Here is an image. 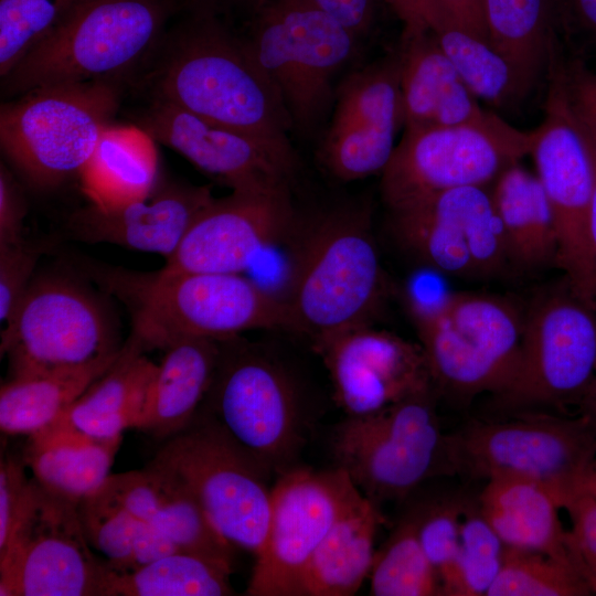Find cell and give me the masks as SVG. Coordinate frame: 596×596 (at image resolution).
<instances>
[{
    "mask_svg": "<svg viewBox=\"0 0 596 596\" xmlns=\"http://www.w3.org/2000/svg\"><path fill=\"white\" fill-rule=\"evenodd\" d=\"M438 394L468 402L502 394L515 377L524 311L510 298L455 291L434 311L408 313Z\"/></svg>",
    "mask_w": 596,
    "mask_h": 596,
    "instance_id": "obj_9",
    "label": "cell"
},
{
    "mask_svg": "<svg viewBox=\"0 0 596 596\" xmlns=\"http://www.w3.org/2000/svg\"><path fill=\"white\" fill-rule=\"evenodd\" d=\"M361 493L340 468L294 467L277 476L266 541L255 557L248 596H298L301 575L342 512Z\"/></svg>",
    "mask_w": 596,
    "mask_h": 596,
    "instance_id": "obj_18",
    "label": "cell"
},
{
    "mask_svg": "<svg viewBox=\"0 0 596 596\" xmlns=\"http://www.w3.org/2000/svg\"><path fill=\"white\" fill-rule=\"evenodd\" d=\"M121 436L96 438L56 419L28 436L23 460L49 491L78 503L110 475Z\"/></svg>",
    "mask_w": 596,
    "mask_h": 596,
    "instance_id": "obj_28",
    "label": "cell"
},
{
    "mask_svg": "<svg viewBox=\"0 0 596 596\" xmlns=\"http://www.w3.org/2000/svg\"><path fill=\"white\" fill-rule=\"evenodd\" d=\"M593 590L571 564L505 546L502 567L487 596H586Z\"/></svg>",
    "mask_w": 596,
    "mask_h": 596,
    "instance_id": "obj_39",
    "label": "cell"
},
{
    "mask_svg": "<svg viewBox=\"0 0 596 596\" xmlns=\"http://www.w3.org/2000/svg\"><path fill=\"white\" fill-rule=\"evenodd\" d=\"M532 130L497 114L480 123L404 129L381 174L387 209L462 187H491L530 153Z\"/></svg>",
    "mask_w": 596,
    "mask_h": 596,
    "instance_id": "obj_14",
    "label": "cell"
},
{
    "mask_svg": "<svg viewBox=\"0 0 596 596\" xmlns=\"http://www.w3.org/2000/svg\"><path fill=\"white\" fill-rule=\"evenodd\" d=\"M142 99L146 104L134 115L135 127L179 152L216 183L231 191L294 189L298 157L170 103Z\"/></svg>",
    "mask_w": 596,
    "mask_h": 596,
    "instance_id": "obj_20",
    "label": "cell"
},
{
    "mask_svg": "<svg viewBox=\"0 0 596 596\" xmlns=\"http://www.w3.org/2000/svg\"><path fill=\"white\" fill-rule=\"evenodd\" d=\"M213 199L210 184L157 183L141 199L114 205L89 202L70 214L65 228L75 241L107 243L168 258Z\"/></svg>",
    "mask_w": 596,
    "mask_h": 596,
    "instance_id": "obj_23",
    "label": "cell"
},
{
    "mask_svg": "<svg viewBox=\"0 0 596 596\" xmlns=\"http://www.w3.org/2000/svg\"><path fill=\"white\" fill-rule=\"evenodd\" d=\"M163 351L135 427L160 440L183 430L199 412L215 373L220 341L181 338Z\"/></svg>",
    "mask_w": 596,
    "mask_h": 596,
    "instance_id": "obj_26",
    "label": "cell"
},
{
    "mask_svg": "<svg viewBox=\"0 0 596 596\" xmlns=\"http://www.w3.org/2000/svg\"><path fill=\"white\" fill-rule=\"evenodd\" d=\"M130 334L115 363L57 419L96 438H115L135 428L157 364Z\"/></svg>",
    "mask_w": 596,
    "mask_h": 596,
    "instance_id": "obj_30",
    "label": "cell"
},
{
    "mask_svg": "<svg viewBox=\"0 0 596 596\" xmlns=\"http://www.w3.org/2000/svg\"><path fill=\"white\" fill-rule=\"evenodd\" d=\"M505 545L485 519L478 503L467 502L460 549L447 596H483L503 564Z\"/></svg>",
    "mask_w": 596,
    "mask_h": 596,
    "instance_id": "obj_41",
    "label": "cell"
},
{
    "mask_svg": "<svg viewBox=\"0 0 596 596\" xmlns=\"http://www.w3.org/2000/svg\"><path fill=\"white\" fill-rule=\"evenodd\" d=\"M85 272L127 308L146 350L188 338L224 340L248 330L295 332L285 300L241 274L151 273L85 263Z\"/></svg>",
    "mask_w": 596,
    "mask_h": 596,
    "instance_id": "obj_2",
    "label": "cell"
},
{
    "mask_svg": "<svg viewBox=\"0 0 596 596\" xmlns=\"http://www.w3.org/2000/svg\"><path fill=\"white\" fill-rule=\"evenodd\" d=\"M477 503L505 546L575 566L558 517L562 508L544 485L523 478H492L487 480Z\"/></svg>",
    "mask_w": 596,
    "mask_h": 596,
    "instance_id": "obj_27",
    "label": "cell"
},
{
    "mask_svg": "<svg viewBox=\"0 0 596 596\" xmlns=\"http://www.w3.org/2000/svg\"><path fill=\"white\" fill-rule=\"evenodd\" d=\"M396 243L423 267L488 280L514 272L491 187H462L389 209Z\"/></svg>",
    "mask_w": 596,
    "mask_h": 596,
    "instance_id": "obj_16",
    "label": "cell"
},
{
    "mask_svg": "<svg viewBox=\"0 0 596 596\" xmlns=\"http://www.w3.org/2000/svg\"><path fill=\"white\" fill-rule=\"evenodd\" d=\"M327 13L361 42L374 31L386 0H301Z\"/></svg>",
    "mask_w": 596,
    "mask_h": 596,
    "instance_id": "obj_47",
    "label": "cell"
},
{
    "mask_svg": "<svg viewBox=\"0 0 596 596\" xmlns=\"http://www.w3.org/2000/svg\"><path fill=\"white\" fill-rule=\"evenodd\" d=\"M596 373V307L564 278L524 310L519 368L511 385L493 396L499 408L564 411L581 405Z\"/></svg>",
    "mask_w": 596,
    "mask_h": 596,
    "instance_id": "obj_12",
    "label": "cell"
},
{
    "mask_svg": "<svg viewBox=\"0 0 596 596\" xmlns=\"http://www.w3.org/2000/svg\"><path fill=\"white\" fill-rule=\"evenodd\" d=\"M379 503L362 492L334 522L312 554L298 596H350L369 577L374 541L383 517Z\"/></svg>",
    "mask_w": 596,
    "mask_h": 596,
    "instance_id": "obj_29",
    "label": "cell"
},
{
    "mask_svg": "<svg viewBox=\"0 0 596 596\" xmlns=\"http://www.w3.org/2000/svg\"><path fill=\"white\" fill-rule=\"evenodd\" d=\"M583 493H588L596 498V460L583 483Z\"/></svg>",
    "mask_w": 596,
    "mask_h": 596,
    "instance_id": "obj_54",
    "label": "cell"
},
{
    "mask_svg": "<svg viewBox=\"0 0 596 596\" xmlns=\"http://www.w3.org/2000/svg\"><path fill=\"white\" fill-rule=\"evenodd\" d=\"M295 263L288 305L295 332L312 343L371 324L386 296L366 205L317 214Z\"/></svg>",
    "mask_w": 596,
    "mask_h": 596,
    "instance_id": "obj_4",
    "label": "cell"
},
{
    "mask_svg": "<svg viewBox=\"0 0 596 596\" xmlns=\"http://www.w3.org/2000/svg\"><path fill=\"white\" fill-rule=\"evenodd\" d=\"M504 421H473L450 435L457 475L523 478L547 487L562 509L583 493L596 460V432L579 415L539 411Z\"/></svg>",
    "mask_w": 596,
    "mask_h": 596,
    "instance_id": "obj_10",
    "label": "cell"
},
{
    "mask_svg": "<svg viewBox=\"0 0 596 596\" xmlns=\"http://www.w3.org/2000/svg\"><path fill=\"white\" fill-rule=\"evenodd\" d=\"M565 85L574 109L596 126V73L582 60L563 62Z\"/></svg>",
    "mask_w": 596,
    "mask_h": 596,
    "instance_id": "obj_50",
    "label": "cell"
},
{
    "mask_svg": "<svg viewBox=\"0 0 596 596\" xmlns=\"http://www.w3.org/2000/svg\"><path fill=\"white\" fill-rule=\"evenodd\" d=\"M78 514L89 545L107 566L126 574L178 549L168 538L129 511L104 485L82 499Z\"/></svg>",
    "mask_w": 596,
    "mask_h": 596,
    "instance_id": "obj_34",
    "label": "cell"
},
{
    "mask_svg": "<svg viewBox=\"0 0 596 596\" xmlns=\"http://www.w3.org/2000/svg\"><path fill=\"white\" fill-rule=\"evenodd\" d=\"M312 344L329 373L333 400L344 417L371 415L435 387L421 344L372 324Z\"/></svg>",
    "mask_w": 596,
    "mask_h": 596,
    "instance_id": "obj_22",
    "label": "cell"
},
{
    "mask_svg": "<svg viewBox=\"0 0 596 596\" xmlns=\"http://www.w3.org/2000/svg\"><path fill=\"white\" fill-rule=\"evenodd\" d=\"M483 13L489 43L529 93L547 72L555 41L551 0H483Z\"/></svg>",
    "mask_w": 596,
    "mask_h": 596,
    "instance_id": "obj_35",
    "label": "cell"
},
{
    "mask_svg": "<svg viewBox=\"0 0 596 596\" xmlns=\"http://www.w3.org/2000/svg\"><path fill=\"white\" fill-rule=\"evenodd\" d=\"M564 509L572 521L567 546L573 563L596 593V498L581 493Z\"/></svg>",
    "mask_w": 596,
    "mask_h": 596,
    "instance_id": "obj_45",
    "label": "cell"
},
{
    "mask_svg": "<svg viewBox=\"0 0 596 596\" xmlns=\"http://www.w3.org/2000/svg\"><path fill=\"white\" fill-rule=\"evenodd\" d=\"M572 108L576 124L585 140L593 168V189L588 210V240L596 273V126L578 114L573 105Z\"/></svg>",
    "mask_w": 596,
    "mask_h": 596,
    "instance_id": "obj_51",
    "label": "cell"
},
{
    "mask_svg": "<svg viewBox=\"0 0 596 596\" xmlns=\"http://www.w3.org/2000/svg\"><path fill=\"white\" fill-rule=\"evenodd\" d=\"M579 412L596 432V373L585 397L579 405Z\"/></svg>",
    "mask_w": 596,
    "mask_h": 596,
    "instance_id": "obj_53",
    "label": "cell"
},
{
    "mask_svg": "<svg viewBox=\"0 0 596 596\" xmlns=\"http://www.w3.org/2000/svg\"><path fill=\"white\" fill-rule=\"evenodd\" d=\"M127 88L108 82L44 85L0 107L1 151L36 191L81 175L113 126Z\"/></svg>",
    "mask_w": 596,
    "mask_h": 596,
    "instance_id": "obj_5",
    "label": "cell"
},
{
    "mask_svg": "<svg viewBox=\"0 0 596 596\" xmlns=\"http://www.w3.org/2000/svg\"><path fill=\"white\" fill-rule=\"evenodd\" d=\"M79 0H0V77L49 38Z\"/></svg>",
    "mask_w": 596,
    "mask_h": 596,
    "instance_id": "obj_40",
    "label": "cell"
},
{
    "mask_svg": "<svg viewBox=\"0 0 596 596\" xmlns=\"http://www.w3.org/2000/svg\"><path fill=\"white\" fill-rule=\"evenodd\" d=\"M153 140L137 127H109L81 173L91 203L114 205L141 199L157 185Z\"/></svg>",
    "mask_w": 596,
    "mask_h": 596,
    "instance_id": "obj_33",
    "label": "cell"
},
{
    "mask_svg": "<svg viewBox=\"0 0 596 596\" xmlns=\"http://www.w3.org/2000/svg\"><path fill=\"white\" fill-rule=\"evenodd\" d=\"M121 347L89 362L11 377L0 390V428L30 436L61 417L117 360Z\"/></svg>",
    "mask_w": 596,
    "mask_h": 596,
    "instance_id": "obj_32",
    "label": "cell"
},
{
    "mask_svg": "<svg viewBox=\"0 0 596 596\" xmlns=\"http://www.w3.org/2000/svg\"><path fill=\"white\" fill-rule=\"evenodd\" d=\"M77 504L30 478L0 550V596H105L110 568L93 554Z\"/></svg>",
    "mask_w": 596,
    "mask_h": 596,
    "instance_id": "obj_15",
    "label": "cell"
},
{
    "mask_svg": "<svg viewBox=\"0 0 596 596\" xmlns=\"http://www.w3.org/2000/svg\"><path fill=\"white\" fill-rule=\"evenodd\" d=\"M104 486L178 549L233 567L236 547L217 532L193 493L169 470L149 461L138 470L110 473Z\"/></svg>",
    "mask_w": 596,
    "mask_h": 596,
    "instance_id": "obj_24",
    "label": "cell"
},
{
    "mask_svg": "<svg viewBox=\"0 0 596 596\" xmlns=\"http://www.w3.org/2000/svg\"><path fill=\"white\" fill-rule=\"evenodd\" d=\"M233 567L178 550L126 574L110 570L105 596H228Z\"/></svg>",
    "mask_w": 596,
    "mask_h": 596,
    "instance_id": "obj_37",
    "label": "cell"
},
{
    "mask_svg": "<svg viewBox=\"0 0 596 596\" xmlns=\"http://www.w3.org/2000/svg\"><path fill=\"white\" fill-rule=\"evenodd\" d=\"M26 464L10 454L0 460V550L4 547L23 508L30 478Z\"/></svg>",
    "mask_w": 596,
    "mask_h": 596,
    "instance_id": "obj_46",
    "label": "cell"
},
{
    "mask_svg": "<svg viewBox=\"0 0 596 596\" xmlns=\"http://www.w3.org/2000/svg\"><path fill=\"white\" fill-rule=\"evenodd\" d=\"M414 28H427L433 33L478 98L497 107H505L520 102L528 94L510 63L489 41L453 19L436 15Z\"/></svg>",
    "mask_w": 596,
    "mask_h": 596,
    "instance_id": "obj_36",
    "label": "cell"
},
{
    "mask_svg": "<svg viewBox=\"0 0 596 596\" xmlns=\"http://www.w3.org/2000/svg\"><path fill=\"white\" fill-rule=\"evenodd\" d=\"M404 127L397 50L349 73L337 86L317 158L334 179L382 174Z\"/></svg>",
    "mask_w": 596,
    "mask_h": 596,
    "instance_id": "obj_19",
    "label": "cell"
},
{
    "mask_svg": "<svg viewBox=\"0 0 596 596\" xmlns=\"http://www.w3.org/2000/svg\"><path fill=\"white\" fill-rule=\"evenodd\" d=\"M220 356L200 407L272 476L297 466L307 417L287 370L240 336L219 340Z\"/></svg>",
    "mask_w": 596,
    "mask_h": 596,
    "instance_id": "obj_8",
    "label": "cell"
},
{
    "mask_svg": "<svg viewBox=\"0 0 596 596\" xmlns=\"http://www.w3.org/2000/svg\"><path fill=\"white\" fill-rule=\"evenodd\" d=\"M296 221L292 190L231 191L200 212L159 270L241 274Z\"/></svg>",
    "mask_w": 596,
    "mask_h": 596,
    "instance_id": "obj_21",
    "label": "cell"
},
{
    "mask_svg": "<svg viewBox=\"0 0 596 596\" xmlns=\"http://www.w3.org/2000/svg\"><path fill=\"white\" fill-rule=\"evenodd\" d=\"M119 348L99 297L62 275L32 280L1 330L11 377L79 365Z\"/></svg>",
    "mask_w": 596,
    "mask_h": 596,
    "instance_id": "obj_17",
    "label": "cell"
},
{
    "mask_svg": "<svg viewBox=\"0 0 596 596\" xmlns=\"http://www.w3.org/2000/svg\"><path fill=\"white\" fill-rule=\"evenodd\" d=\"M546 74L545 114L532 130L529 155L554 217L555 267L577 296L596 307V273L588 240L593 168L574 117L557 46L551 50Z\"/></svg>",
    "mask_w": 596,
    "mask_h": 596,
    "instance_id": "obj_13",
    "label": "cell"
},
{
    "mask_svg": "<svg viewBox=\"0 0 596 596\" xmlns=\"http://www.w3.org/2000/svg\"><path fill=\"white\" fill-rule=\"evenodd\" d=\"M127 93L175 105L297 157L289 117L243 33L183 13Z\"/></svg>",
    "mask_w": 596,
    "mask_h": 596,
    "instance_id": "obj_1",
    "label": "cell"
},
{
    "mask_svg": "<svg viewBox=\"0 0 596 596\" xmlns=\"http://www.w3.org/2000/svg\"><path fill=\"white\" fill-rule=\"evenodd\" d=\"M403 28L419 26L427 19L443 15L488 40L483 0H386Z\"/></svg>",
    "mask_w": 596,
    "mask_h": 596,
    "instance_id": "obj_44",
    "label": "cell"
},
{
    "mask_svg": "<svg viewBox=\"0 0 596 596\" xmlns=\"http://www.w3.org/2000/svg\"><path fill=\"white\" fill-rule=\"evenodd\" d=\"M26 203L9 168L0 164V245L22 242Z\"/></svg>",
    "mask_w": 596,
    "mask_h": 596,
    "instance_id": "obj_48",
    "label": "cell"
},
{
    "mask_svg": "<svg viewBox=\"0 0 596 596\" xmlns=\"http://www.w3.org/2000/svg\"><path fill=\"white\" fill-rule=\"evenodd\" d=\"M404 129L489 119L427 28H403L397 46Z\"/></svg>",
    "mask_w": 596,
    "mask_h": 596,
    "instance_id": "obj_25",
    "label": "cell"
},
{
    "mask_svg": "<svg viewBox=\"0 0 596 596\" xmlns=\"http://www.w3.org/2000/svg\"><path fill=\"white\" fill-rule=\"evenodd\" d=\"M241 32L278 94L292 131L305 138L318 132L332 111L336 77L362 42L301 0H266Z\"/></svg>",
    "mask_w": 596,
    "mask_h": 596,
    "instance_id": "obj_6",
    "label": "cell"
},
{
    "mask_svg": "<svg viewBox=\"0 0 596 596\" xmlns=\"http://www.w3.org/2000/svg\"><path fill=\"white\" fill-rule=\"evenodd\" d=\"M150 461L187 486L227 542L254 558L259 554L269 528L272 475L207 415L199 411Z\"/></svg>",
    "mask_w": 596,
    "mask_h": 596,
    "instance_id": "obj_11",
    "label": "cell"
},
{
    "mask_svg": "<svg viewBox=\"0 0 596 596\" xmlns=\"http://www.w3.org/2000/svg\"><path fill=\"white\" fill-rule=\"evenodd\" d=\"M42 251L25 240L0 245V320L6 324L31 285Z\"/></svg>",
    "mask_w": 596,
    "mask_h": 596,
    "instance_id": "obj_43",
    "label": "cell"
},
{
    "mask_svg": "<svg viewBox=\"0 0 596 596\" xmlns=\"http://www.w3.org/2000/svg\"><path fill=\"white\" fill-rule=\"evenodd\" d=\"M184 13L217 18L243 30L258 13L266 0H180Z\"/></svg>",
    "mask_w": 596,
    "mask_h": 596,
    "instance_id": "obj_49",
    "label": "cell"
},
{
    "mask_svg": "<svg viewBox=\"0 0 596 596\" xmlns=\"http://www.w3.org/2000/svg\"><path fill=\"white\" fill-rule=\"evenodd\" d=\"M491 193L513 270L555 267L554 217L536 174L525 170L520 162L512 164L491 185Z\"/></svg>",
    "mask_w": 596,
    "mask_h": 596,
    "instance_id": "obj_31",
    "label": "cell"
},
{
    "mask_svg": "<svg viewBox=\"0 0 596 596\" xmlns=\"http://www.w3.org/2000/svg\"><path fill=\"white\" fill-rule=\"evenodd\" d=\"M183 13L180 0H79L52 34L1 78V93L11 99L39 86L92 81L128 91Z\"/></svg>",
    "mask_w": 596,
    "mask_h": 596,
    "instance_id": "obj_3",
    "label": "cell"
},
{
    "mask_svg": "<svg viewBox=\"0 0 596 596\" xmlns=\"http://www.w3.org/2000/svg\"><path fill=\"white\" fill-rule=\"evenodd\" d=\"M369 578L373 596L443 595L439 577L418 538L415 505L402 515L375 552Z\"/></svg>",
    "mask_w": 596,
    "mask_h": 596,
    "instance_id": "obj_38",
    "label": "cell"
},
{
    "mask_svg": "<svg viewBox=\"0 0 596 596\" xmlns=\"http://www.w3.org/2000/svg\"><path fill=\"white\" fill-rule=\"evenodd\" d=\"M571 25L596 42V0H562Z\"/></svg>",
    "mask_w": 596,
    "mask_h": 596,
    "instance_id": "obj_52",
    "label": "cell"
},
{
    "mask_svg": "<svg viewBox=\"0 0 596 596\" xmlns=\"http://www.w3.org/2000/svg\"><path fill=\"white\" fill-rule=\"evenodd\" d=\"M430 387L362 417H344L333 429L337 468L376 503L402 500L433 478L457 475L450 435Z\"/></svg>",
    "mask_w": 596,
    "mask_h": 596,
    "instance_id": "obj_7",
    "label": "cell"
},
{
    "mask_svg": "<svg viewBox=\"0 0 596 596\" xmlns=\"http://www.w3.org/2000/svg\"><path fill=\"white\" fill-rule=\"evenodd\" d=\"M467 502L459 498H446L414 504L418 538L439 577L443 595H446L453 581Z\"/></svg>",
    "mask_w": 596,
    "mask_h": 596,
    "instance_id": "obj_42",
    "label": "cell"
}]
</instances>
